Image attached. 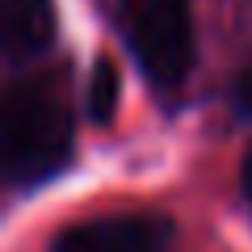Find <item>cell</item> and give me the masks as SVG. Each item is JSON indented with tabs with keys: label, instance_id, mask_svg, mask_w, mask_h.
I'll use <instances>...</instances> for the list:
<instances>
[{
	"label": "cell",
	"instance_id": "cell-1",
	"mask_svg": "<svg viewBox=\"0 0 252 252\" xmlns=\"http://www.w3.org/2000/svg\"><path fill=\"white\" fill-rule=\"evenodd\" d=\"M72 160V105L55 76H30L4 97V172L17 189L51 181Z\"/></svg>",
	"mask_w": 252,
	"mask_h": 252
},
{
	"label": "cell",
	"instance_id": "cell-2",
	"mask_svg": "<svg viewBox=\"0 0 252 252\" xmlns=\"http://www.w3.org/2000/svg\"><path fill=\"white\" fill-rule=\"evenodd\" d=\"M118 30L152 89L177 93L189 80L193 59H198L189 0H122Z\"/></svg>",
	"mask_w": 252,
	"mask_h": 252
},
{
	"label": "cell",
	"instance_id": "cell-3",
	"mask_svg": "<svg viewBox=\"0 0 252 252\" xmlns=\"http://www.w3.org/2000/svg\"><path fill=\"white\" fill-rule=\"evenodd\" d=\"M168 244L172 223L164 215H105L63 227L51 252H168Z\"/></svg>",
	"mask_w": 252,
	"mask_h": 252
},
{
	"label": "cell",
	"instance_id": "cell-4",
	"mask_svg": "<svg viewBox=\"0 0 252 252\" xmlns=\"http://www.w3.org/2000/svg\"><path fill=\"white\" fill-rule=\"evenodd\" d=\"M0 34H4L9 63L34 59L38 51H46L55 34L51 0H0Z\"/></svg>",
	"mask_w": 252,
	"mask_h": 252
},
{
	"label": "cell",
	"instance_id": "cell-5",
	"mask_svg": "<svg viewBox=\"0 0 252 252\" xmlns=\"http://www.w3.org/2000/svg\"><path fill=\"white\" fill-rule=\"evenodd\" d=\"M118 105V76L109 63H97V76H93V118H109Z\"/></svg>",
	"mask_w": 252,
	"mask_h": 252
},
{
	"label": "cell",
	"instance_id": "cell-6",
	"mask_svg": "<svg viewBox=\"0 0 252 252\" xmlns=\"http://www.w3.org/2000/svg\"><path fill=\"white\" fill-rule=\"evenodd\" d=\"M235 105H240L244 118H252V67L240 76V89H235Z\"/></svg>",
	"mask_w": 252,
	"mask_h": 252
},
{
	"label": "cell",
	"instance_id": "cell-7",
	"mask_svg": "<svg viewBox=\"0 0 252 252\" xmlns=\"http://www.w3.org/2000/svg\"><path fill=\"white\" fill-rule=\"evenodd\" d=\"M240 189H244V198L252 202V147H248V156H244V168H240Z\"/></svg>",
	"mask_w": 252,
	"mask_h": 252
}]
</instances>
